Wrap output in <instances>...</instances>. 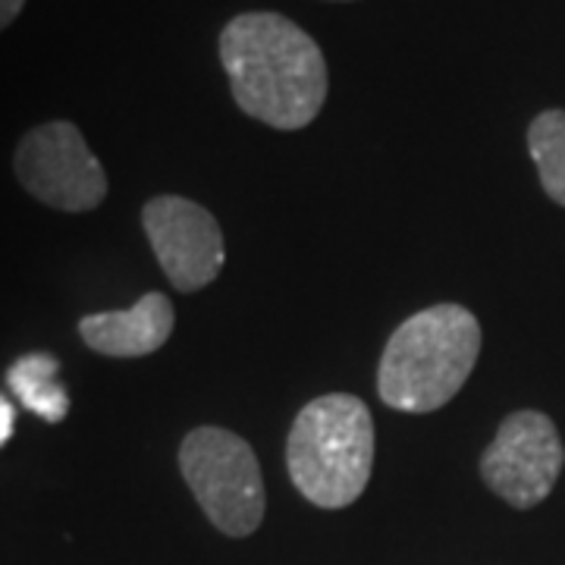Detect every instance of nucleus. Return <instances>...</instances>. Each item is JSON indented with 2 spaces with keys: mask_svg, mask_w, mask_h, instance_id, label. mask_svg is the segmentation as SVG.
<instances>
[{
  "mask_svg": "<svg viewBox=\"0 0 565 565\" xmlns=\"http://www.w3.org/2000/svg\"><path fill=\"white\" fill-rule=\"evenodd\" d=\"M221 63L245 117L280 132L315 122L330 92L318 41L280 13H239L226 22Z\"/></svg>",
  "mask_w": 565,
  "mask_h": 565,
  "instance_id": "1",
  "label": "nucleus"
},
{
  "mask_svg": "<svg viewBox=\"0 0 565 565\" xmlns=\"http://www.w3.org/2000/svg\"><path fill=\"white\" fill-rule=\"evenodd\" d=\"M481 345V321L465 305H430L390 333L377 364V396L405 415L440 412L471 377Z\"/></svg>",
  "mask_w": 565,
  "mask_h": 565,
  "instance_id": "2",
  "label": "nucleus"
},
{
  "mask_svg": "<svg viewBox=\"0 0 565 565\" xmlns=\"http://www.w3.org/2000/svg\"><path fill=\"white\" fill-rule=\"evenodd\" d=\"M286 468L311 505L345 509L355 503L374 468L371 408L349 393H327L302 405L289 427Z\"/></svg>",
  "mask_w": 565,
  "mask_h": 565,
  "instance_id": "3",
  "label": "nucleus"
},
{
  "mask_svg": "<svg viewBox=\"0 0 565 565\" xmlns=\"http://www.w3.org/2000/svg\"><path fill=\"white\" fill-rule=\"evenodd\" d=\"M180 471L207 522L226 537H248L264 522L262 465L255 449L226 427H195L180 444Z\"/></svg>",
  "mask_w": 565,
  "mask_h": 565,
  "instance_id": "4",
  "label": "nucleus"
},
{
  "mask_svg": "<svg viewBox=\"0 0 565 565\" xmlns=\"http://www.w3.org/2000/svg\"><path fill=\"white\" fill-rule=\"evenodd\" d=\"M13 170L20 185L54 211L85 214L107 199V173L88 148L82 129L70 120L32 126L17 145Z\"/></svg>",
  "mask_w": 565,
  "mask_h": 565,
  "instance_id": "5",
  "label": "nucleus"
},
{
  "mask_svg": "<svg viewBox=\"0 0 565 565\" xmlns=\"http://www.w3.org/2000/svg\"><path fill=\"white\" fill-rule=\"evenodd\" d=\"M565 465V446L556 424L537 408L505 415L493 444L481 452L484 484L515 509L544 503Z\"/></svg>",
  "mask_w": 565,
  "mask_h": 565,
  "instance_id": "6",
  "label": "nucleus"
},
{
  "mask_svg": "<svg viewBox=\"0 0 565 565\" xmlns=\"http://www.w3.org/2000/svg\"><path fill=\"white\" fill-rule=\"evenodd\" d=\"M141 230L173 289L199 292L221 277L226 243L221 223L204 204L158 195L141 207Z\"/></svg>",
  "mask_w": 565,
  "mask_h": 565,
  "instance_id": "7",
  "label": "nucleus"
},
{
  "mask_svg": "<svg viewBox=\"0 0 565 565\" xmlns=\"http://www.w3.org/2000/svg\"><path fill=\"white\" fill-rule=\"evenodd\" d=\"M177 327V308L163 292H145L126 311H98L79 321L82 343L107 359H145L154 355Z\"/></svg>",
  "mask_w": 565,
  "mask_h": 565,
  "instance_id": "8",
  "label": "nucleus"
},
{
  "mask_svg": "<svg viewBox=\"0 0 565 565\" xmlns=\"http://www.w3.org/2000/svg\"><path fill=\"white\" fill-rule=\"evenodd\" d=\"M61 362L47 352H29L7 367V386L22 408L35 412L47 424H61L70 415V393L57 381Z\"/></svg>",
  "mask_w": 565,
  "mask_h": 565,
  "instance_id": "9",
  "label": "nucleus"
},
{
  "mask_svg": "<svg viewBox=\"0 0 565 565\" xmlns=\"http://www.w3.org/2000/svg\"><path fill=\"white\" fill-rule=\"evenodd\" d=\"M527 151L550 202L565 207V110H544L531 120Z\"/></svg>",
  "mask_w": 565,
  "mask_h": 565,
  "instance_id": "10",
  "label": "nucleus"
},
{
  "mask_svg": "<svg viewBox=\"0 0 565 565\" xmlns=\"http://www.w3.org/2000/svg\"><path fill=\"white\" fill-rule=\"evenodd\" d=\"M13 430H17V408L0 393V446L10 444Z\"/></svg>",
  "mask_w": 565,
  "mask_h": 565,
  "instance_id": "11",
  "label": "nucleus"
},
{
  "mask_svg": "<svg viewBox=\"0 0 565 565\" xmlns=\"http://www.w3.org/2000/svg\"><path fill=\"white\" fill-rule=\"evenodd\" d=\"M22 7H25V0H0V32L3 29H10L17 17L22 13Z\"/></svg>",
  "mask_w": 565,
  "mask_h": 565,
  "instance_id": "12",
  "label": "nucleus"
},
{
  "mask_svg": "<svg viewBox=\"0 0 565 565\" xmlns=\"http://www.w3.org/2000/svg\"><path fill=\"white\" fill-rule=\"evenodd\" d=\"M330 3H352V0H330Z\"/></svg>",
  "mask_w": 565,
  "mask_h": 565,
  "instance_id": "13",
  "label": "nucleus"
}]
</instances>
